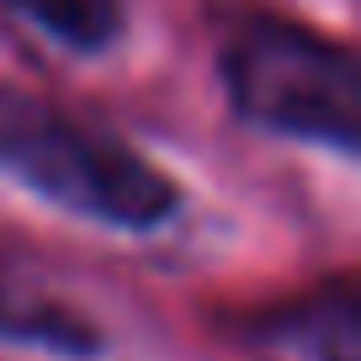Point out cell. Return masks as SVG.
Returning <instances> with one entry per match:
<instances>
[{
    "mask_svg": "<svg viewBox=\"0 0 361 361\" xmlns=\"http://www.w3.org/2000/svg\"><path fill=\"white\" fill-rule=\"evenodd\" d=\"M266 329L303 361H361V303L350 282L324 287L287 314H271Z\"/></svg>",
    "mask_w": 361,
    "mask_h": 361,
    "instance_id": "3",
    "label": "cell"
},
{
    "mask_svg": "<svg viewBox=\"0 0 361 361\" xmlns=\"http://www.w3.org/2000/svg\"><path fill=\"white\" fill-rule=\"evenodd\" d=\"M6 6L75 54H102L123 32V0H6Z\"/></svg>",
    "mask_w": 361,
    "mask_h": 361,
    "instance_id": "5",
    "label": "cell"
},
{
    "mask_svg": "<svg viewBox=\"0 0 361 361\" xmlns=\"http://www.w3.org/2000/svg\"><path fill=\"white\" fill-rule=\"evenodd\" d=\"M0 176L22 192L106 228H159L176 218L180 186L138 149L0 80Z\"/></svg>",
    "mask_w": 361,
    "mask_h": 361,
    "instance_id": "1",
    "label": "cell"
},
{
    "mask_svg": "<svg viewBox=\"0 0 361 361\" xmlns=\"http://www.w3.org/2000/svg\"><path fill=\"white\" fill-rule=\"evenodd\" d=\"M0 340L27 345V350H48V356H69V361H90L106 350V335L80 308L43 298V293H27V287H0Z\"/></svg>",
    "mask_w": 361,
    "mask_h": 361,
    "instance_id": "4",
    "label": "cell"
},
{
    "mask_svg": "<svg viewBox=\"0 0 361 361\" xmlns=\"http://www.w3.org/2000/svg\"><path fill=\"white\" fill-rule=\"evenodd\" d=\"M224 90L245 123L324 144L335 154L361 149V69L356 54L319 27L287 16H250L224 43Z\"/></svg>",
    "mask_w": 361,
    "mask_h": 361,
    "instance_id": "2",
    "label": "cell"
}]
</instances>
